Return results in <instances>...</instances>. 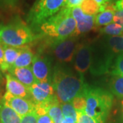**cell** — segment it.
<instances>
[{
  "mask_svg": "<svg viewBox=\"0 0 123 123\" xmlns=\"http://www.w3.org/2000/svg\"><path fill=\"white\" fill-rule=\"evenodd\" d=\"M51 84L60 104L71 103L84 92L86 85L83 75H76L68 68L60 66L53 69Z\"/></svg>",
  "mask_w": 123,
  "mask_h": 123,
  "instance_id": "cell-1",
  "label": "cell"
},
{
  "mask_svg": "<svg viewBox=\"0 0 123 123\" xmlns=\"http://www.w3.org/2000/svg\"><path fill=\"white\" fill-rule=\"evenodd\" d=\"M86 99L85 114L97 123H105L113 105L114 96L110 92L86 84L84 90Z\"/></svg>",
  "mask_w": 123,
  "mask_h": 123,
  "instance_id": "cell-2",
  "label": "cell"
},
{
  "mask_svg": "<svg viewBox=\"0 0 123 123\" xmlns=\"http://www.w3.org/2000/svg\"><path fill=\"white\" fill-rule=\"evenodd\" d=\"M77 27V23L71 14V9L64 6L56 14L49 18L38 30L42 36L51 40H62L71 37Z\"/></svg>",
  "mask_w": 123,
  "mask_h": 123,
  "instance_id": "cell-3",
  "label": "cell"
},
{
  "mask_svg": "<svg viewBox=\"0 0 123 123\" xmlns=\"http://www.w3.org/2000/svg\"><path fill=\"white\" fill-rule=\"evenodd\" d=\"M35 39L29 25L21 18L16 17L7 24L0 25V43L8 46L20 47L25 46Z\"/></svg>",
  "mask_w": 123,
  "mask_h": 123,
  "instance_id": "cell-4",
  "label": "cell"
},
{
  "mask_svg": "<svg viewBox=\"0 0 123 123\" xmlns=\"http://www.w3.org/2000/svg\"><path fill=\"white\" fill-rule=\"evenodd\" d=\"M66 0H37L27 14V21L32 30H36L49 18L61 10Z\"/></svg>",
  "mask_w": 123,
  "mask_h": 123,
  "instance_id": "cell-5",
  "label": "cell"
},
{
  "mask_svg": "<svg viewBox=\"0 0 123 123\" xmlns=\"http://www.w3.org/2000/svg\"><path fill=\"white\" fill-rule=\"evenodd\" d=\"M76 37L71 36L62 40H51V50L57 61L60 63L71 62L77 48Z\"/></svg>",
  "mask_w": 123,
  "mask_h": 123,
  "instance_id": "cell-6",
  "label": "cell"
},
{
  "mask_svg": "<svg viewBox=\"0 0 123 123\" xmlns=\"http://www.w3.org/2000/svg\"><path fill=\"white\" fill-rule=\"evenodd\" d=\"M31 100L36 106H44L47 109L56 98L51 83L39 82L29 88Z\"/></svg>",
  "mask_w": 123,
  "mask_h": 123,
  "instance_id": "cell-7",
  "label": "cell"
},
{
  "mask_svg": "<svg viewBox=\"0 0 123 123\" xmlns=\"http://www.w3.org/2000/svg\"><path fill=\"white\" fill-rule=\"evenodd\" d=\"M31 69L38 81L51 83V64L48 57L40 55H34Z\"/></svg>",
  "mask_w": 123,
  "mask_h": 123,
  "instance_id": "cell-8",
  "label": "cell"
},
{
  "mask_svg": "<svg viewBox=\"0 0 123 123\" xmlns=\"http://www.w3.org/2000/svg\"><path fill=\"white\" fill-rule=\"evenodd\" d=\"M92 62V47L88 43L78 44L75 52L74 67L75 70L83 75L90 68Z\"/></svg>",
  "mask_w": 123,
  "mask_h": 123,
  "instance_id": "cell-9",
  "label": "cell"
},
{
  "mask_svg": "<svg viewBox=\"0 0 123 123\" xmlns=\"http://www.w3.org/2000/svg\"><path fill=\"white\" fill-rule=\"evenodd\" d=\"M1 101L16 111L21 118L35 111L36 105L31 100L14 97L7 92Z\"/></svg>",
  "mask_w": 123,
  "mask_h": 123,
  "instance_id": "cell-10",
  "label": "cell"
},
{
  "mask_svg": "<svg viewBox=\"0 0 123 123\" xmlns=\"http://www.w3.org/2000/svg\"><path fill=\"white\" fill-rule=\"evenodd\" d=\"M71 14L77 23V27L72 36L77 37L91 31L95 26V16L83 12L79 6L71 8Z\"/></svg>",
  "mask_w": 123,
  "mask_h": 123,
  "instance_id": "cell-11",
  "label": "cell"
},
{
  "mask_svg": "<svg viewBox=\"0 0 123 123\" xmlns=\"http://www.w3.org/2000/svg\"><path fill=\"white\" fill-rule=\"evenodd\" d=\"M6 92L14 97H21L31 100L29 88L21 84L10 73L6 75ZM32 101V100H31Z\"/></svg>",
  "mask_w": 123,
  "mask_h": 123,
  "instance_id": "cell-12",
  "label": "cell"
},
{
  "mask_svg": "<svg viewBox=\"0 0 123 123\" xmlns=\"http://www.w3.org/2000/svg\"><path fill=\"white\" fill-rule=\"evenodd\" d=\"M8 72L27 88H30L31 86L38 82V80L36 79L33 73L31 66L23 68L11 67Z\"/></svg>",
  "mask_w": 123,
  "mask_h": 123,
  "instance_id": "cell-13",
  "label": "cell"
},
{
  "mask_svg": "<svg viewBox=\"0 0 123 123\" xmlns=\"http://www.w3.org/2000/svg\"><path fill=\"white\" fill-rule=\"evenodd\" d=\"M116 10L115 3L106 5L105 10L95 16V26H103L110 24L113 21Z\"/></svg>",
  "mask_w": 123,
  "mask_h": 123,
  "instance_id": "cell-14",
  "label": "cell"
},
{
  "mask_svg": "<svg viewBox=\"0 0 123 123\" xmlns=\"http://www.w3.org/2000/svg\"><path fill=\"white\" fill-rule=\"evenodd\" d=\"M21 117L3 101H0L1 123H21Z\"/></svg>",
  "mask_w": 123,
  "mask_h": 123,
  "instance_id": "cell-15",
  "label": "cell"
},
{
  "mask_svg": "<svg viewBox=\"0 0 123 123\" xmlns=\"http://www.w3.org/2000/svg\"><path fill=\"white\" fill-rule=\"evenodd\" d=\"M34 57V55L32 53L31 49L27 45L23 46L22 51L19 54L12 67L23 68V67L31 66Z\"/></svg>",
  "mask_w": 123,
  "mask_h": 123,
  "instance_id": "cell-16",
  "label": "cell"
},
{
  "mask_svg": "<svg viewBox=\"0 0 123 123\" xmlns=\"http://www.w3.org/2000/svg\"><path fill=\"white\" fill-rule=\"evenodd\" d=\"M2 46H3L4 52L5 62L10 69L11 67H12L14 62L18 57L19 54L22 51L23 47H14L8 46L5 44H2Z\"/></svg>",
  "mask_w": 123,
  "mask_h": 123,
  "instance_id": "cell-17",
  "label": "cell"
},
{
  "mask_svg": "<svg viewBox=\"0 0 123 123\" xmlns=\"http://www.w3.org/2000/svg\"><path fill=\"white\" fill-rule=\"evenodd\" d=\"M48 115L53 120L54 123H61L63 120V114L61 108V105L57 101V98L50 104L48 108Z\"/></svg>",
  "mask_w": 123,
  "mask_h": 123,
  "instance_id": "cell-18",
  "label": "cell"
},
{
  "mask_svg": "<svg viewBox=\"0 0 123 123\" xmlns=\"http://www.w3.org/2000/svg\"><path fill=\"white\" fill-rule=\"evenodd\" d=\"M80 8L86 14L96 16L102 11L101 6L94 0H84L80 5Z\"/></svg>",
  "mask_w": 123,
  "mask_h": 123,
  "instance_id": "cell-19",
  "label": "cell"
},
{
  "mask_svg": "<svg viewBox=\"0 0 123 123\" xmlns=\"http://www.w3.org/2000/svg\"><path fill=\"white\" fill-rule=\"evenodd\" d=\"M110 88L113 95L123 98V77L114 75L110 80Z\"/></svg>",
  "mask_w": 123,
  "mask_h": 123,
  "instance_id": "cell-20",
  "label": "cell"
},
{
  "mask_svg": "<svg viewBox=\"0 0 123 123\" xmlns=\"http://www.w3.org/2000/svg\"><path fill=\"white\" fill-rule=\"evenodd\" d=\"M107 42L110 48L114 53L123 52V36H111L108 38Z\"/></svg>",
  "mask_w": 123,
  "mask_h": 123,
  "instance_id": "cell-21",
  "label": "cell"
},
{
  "mask_svg": "<svg viewBox=\"0 0 123 123\" xmlns=\"http://www.w3.org/2000/svg\"><path fill=\"white\" fill-rule=\"evenodd\" d=\"M100 31L102 34H108V35H112L113 36H120L123 34V27L121 25L117 23H110L107 25L102 27Z\"/></svg>",
  "mask_w": 123,
  "mask_h": 123,
  "instance_id": "cell-22",
  "label": "cell"
},
{
  "mask_svg": "<svg viewBox=\"0 0 123 123\" xmlns=\"http://www.w3.org/2000/svg\"><path fill=\"white\" fill-rule=\"evenodd\" d=\"M61 105V108L62 110V114L64 117H70L72 118L75 121H77V112L71 103H62Z\"/></svg>",
  "mask_w": 123,
  "mask_h": 123,
  "instance_id": "cell-23",
  "label": "cell"
},
{
  "mask_svg": "<svg viewBox=\"0 0 123 123\" xmlns=\"http://www.w3.org/2000/svg\"><path fill=\"white\" fill-rule=\"evenodd\" d=\"M71 103L77 111H84L86 106V99L84 92L79 96L75 97Z\"/></svg>",
  "mask_w": 123,
  "mask_h": 123,
  "instance_id": "cell-24",
  "label": "cell"
},
{
  "mask_svg": "<svg viewBox=\"0 0 123 123\" xmlns=\"http://www.w3.org/2000/svg\"><path fill=\"white\" fill-rule=\"evenodd\" d=\"M111 73L116 76L123 77V54L120 55L115 61L114 66Z\"/></svg>",
  "mask_w": 123,
  "mask_h": 123,
  "instance_id": "cell-25",
  "label": "cell"
},
{
  "mask_svg": "<svg viewBox=\"0 0 123 123\" xmlns=\"http://www.w3.org/2000/svg\"><path fill=\"white\" fill-rule=\"evenodd\" d=\"M18 0H0V8L3 10H11L15 8Z\"/></svg>",
  "mask_w": 123,
  "mask_h": 123,
  "instance_id": "cell-26",
  "label": "cell"
},
{
  "mask_svg": "<svg viewBox=\"0 0 123 123\" xmlns=\"http://www.w3.org/2000/svg\"><path fill=\"white\" fill-rule=\"evenodd\" d=\"M77 123H97L93 119L90 118L84 111H77Z\"/></svg>",
  "mask_w": 123,
  "mask_h": 123,
  "instance_id": "cell-27",
  "label": "cell"
},
{
  "mask_svg": "<svg viewBox=\"0 0 123 123\" xmlns=\"http://www.w3.org/2000/svg\"><path fill=\"white\" fill-rule=\"evenodd\" d=\"M21 123H37V115L35 111L22 117Z\"/></svg>",
  "mask_w": 123,
  "mask_h": 123,
  "instance_id": "cell-28",
  "label": "cell"
},
{
  "mask_svg": "<svg viewBox=\"0 0 123 123\" xmlns=\"http://www.w3.org/2000/svg\"><path fill=\"white\" fill-rule=\"evenodd\" d=\"M0 69L2 72L6 73L8 71V66L6 65L4 60V52L2 44L0 43Z\"/></svg>",
  "mask_w": 123,
  "mask_h": 123,
  "instance_id": "cell-29",
  "label": "cell"
},
{
  "mask_svg": "<svg viewBox=\"0 0 123 123\" xmlns=\"http://www.w3.org/2000/svg\"><path fill=\"white\" fill-rule=\"evenodd\" d=\"M113 21L115 23H117V24H119L120 25H121L123 30V9L116 10L115 11Z\"/></svg>",
  "mask_w": 123,
  "mask_h": 123,
  "instance_id": "cell-30",
  "label": "cell"
},
{
  "mask_svg": "<svg viewBox=\"0 0 123 123\" xmlns=\"http://www.w3.org/2000/svg\"><path fill=\"white\" fill-rule=\"evenodd\" d=\"M37 123H54L53 120L48 115V114L44 115L37 116Z\"/></svg>",
  "mask_w": 123,
  "mask_h": 123,
  "instance_id": "cell-31",
  "label": "cell"
},
{
  "mask_svg": "<svg viewBox=\"0 0 123 123\" xmlns=\"http://www.w3.org/2000/svg\"><path fill=\"white\" fill-rule=\"evenodd\" d=\"M84 0H66L65 6L68 8H73L81 5Z\"/></svg>",
  "mask_w": 123,
  "mask_h": 123,
  "instance_id": "cell-32",
  "label": "cell"
},
{
  "mask_svg": "<svg viewBox=\"0 0 123 123\" xmlns=\"http://www.w3.org/2000/svg\"><path fill=\"white\" fill-rule=\"evenodd\" d=\"M94 1H95L97 4H98L101 6V8H102V11H103L105 10V8L106 5H107L105 0H94Z\"/></svg>",
  "mask_w": 123,
  "mask_h": 123,
  "instance_id": "cell-33",
  "label": "cell"
},
{
  "mask_svg": "<svg viewBox=\"0 0 123 123\" xmlns=\"http://www.w3.org/2000/svg\"><path fill=\"white\" fill-rule=\"evenodd\" d=\"M115 6L116 10L123 9V0H118L115 2Z\"/></svg>",
  "mask_w": 123,
  "mask_h": 123,
  "instance_id": "cell-34",
  "label": "cell"
},
{
  "mask_svg": "<svg viewBox=\"0 0 123 123\" xmlns=\"http://www.w3.org/2000/svg\"><path fill=\"white\" fill-rule=\"evenodd\" d=\"M120 107H121V114H122V119L123 123V98L120 100Z\"/></svg>",
  "mask_w": 123,
  "mask_h": 123,
  "instance_id": "cell-35",
  "label": "cell"
},
{
  "mask_svg": "<svg viewBox=\"0 0 123 123\" xmlns=\"http://www.w3.org/2000/svg\"><path fill=\"white\" fill-rule=\"evenodd\" d=\"M107 4H114L115 1L116 2L118 0H105Z\"/></svg>",
  "mask_w": 123,
  "mask_h": 123,
  "instance_id": "cell-36",
  "label": "cell"
},
{
  "mask_svg": "<svg viewBox=\"0 0 123 123\" xmlns=\"http://www.w3.org/2000/svg\"><path fill=\"white\" fill-rule=\"evenodd\" d=\"M1 79V73H0V80Z\"/></svg>",
  "mask_w": 123,
  "mask_h": 123,
  "instance_id": "cell-37",
  "label": "cell"
},
{
  "mask_svg": "<svg viewBox=\"0 0 123 123\" xmlns=\"http://www.w3.org/2000/svg\"><path fill=\"white\" fill-rule=\"evenodd\" d=\"M0 123H1V121H0Z\"/></svg>",
  "mask_w": 123,
  "mask_h": 123,
  "instance_id": "cell-38",
  "label": "cell"
}]
</instances>
